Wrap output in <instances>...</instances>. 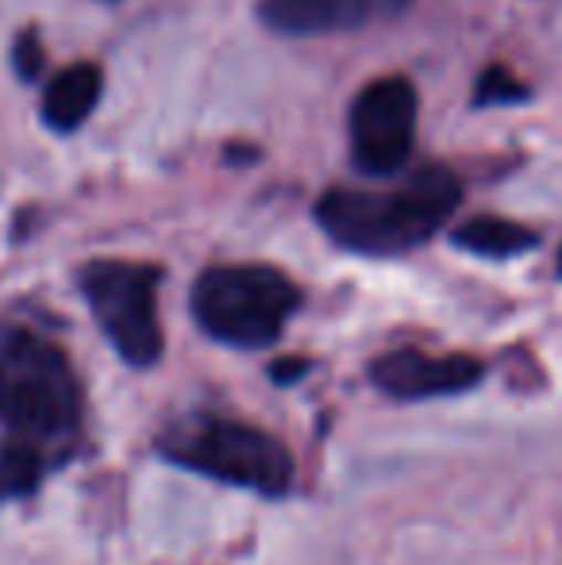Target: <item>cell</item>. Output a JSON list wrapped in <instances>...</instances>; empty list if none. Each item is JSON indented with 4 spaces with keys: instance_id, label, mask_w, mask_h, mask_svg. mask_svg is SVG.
Wrapping results in <instances>:
<instances>
[{
    "instance_id": "obj_14",
    "label": "cell",
    "mask_w": 562,
    "mask_h": 565,
    "mask_svg": "<svg viewBox=\"0 0 562 565\" xmlns=\"http://www.w3.org/2000/svg\"><path fill=\"white\" fill-rule=\"evenodd\" d=\"M305 370H308V362H300V358H289V362L271 365V377H274V381H282V385H289V381L305 377Z\"/></svg>"
},
{
    "instance_id": "obj_4",
    "label": "cell",
    "mask_w": 562,
    "mask_h": 565,
    "mask_svg": "<svg viewBox=\"0 0 562 565\" xmlns=\"http://www.w3.org/2000/svg\"><path fill=\"white\" fill-rule=\"evenodd\" d=\"M300 292L274 266H216L193 285V320L227 347L258 350L278 342Z\"/></svg>"
},
{
    "instance_id": "obj_5",
    "label": "cell",
    "mask_w": 562,
    "mask_h": 565,
    "mask_svg": "<svg viewBox=\"0 0 562 565\" xmlns=\"http://www.w3.org/2000/svg\"><path fill=\"white\" fill-rule=\"evenodd\" d=\"M158 274L139 262H93L82 269V289L100 331L116 354L131 365H155L162 358V320H158Z\"/></svg>"
},
{
    "instance_id": "obj_12",
    "label": "cell",
    "mask_w": 562,
    "mask_h": 565,
    "mask_svg": "<svg viewBox=\"0 0 562 565\" xmlns=\"http://www.w3.org/2000/svg\"><path fill=\"white\" fill-rule=\"evenodd\" d=\"M528 89L520 77H512V70L505 66H489L486 74L478 77V93H474V100L478 105H517V100H524Z\"/></svg>"
},
{
    "instance_id": "obj_15",
    "label": "cell",
    "mask_w": 562,
    "mask_h": 565,
    "mask_svg": "<svg viewBox=\"0 0 562 565\" xmlns=\"http://www.w3.org/2000/svg\"><path fill=\"white\" fill-rule=\"evenodd\" d=\"M559 274H562V250H559Z\"/></svg>"
},
{
    "instance_id": "obj_7",
    "label": "cell",
    "mask_w": 562,
    "mask_h": 565,
    "mask_svg": "<svg viewBox=\"0 0 562 565\" xmlns=\"http://www.w3.org/2000/svg\"><path fill=\"white\" fill-rule=\"evenodd\" d=\"M486 365L470 354H424V350H390L374 358L370 381L393 401H432V396H455L474 388Z\"/></svg>"
},
{
    "instance_id": "obj_6",
    "label": "cell",
    "mask_w": 562,
    "mask_h": 565,
    "mask_svg": "<svg viewBox=\"0 0 562 565\" xmlns=\"http://www.w3.org/2000/svg\"><path fill=\"white\" fill-rule=\"evenodd\" d=\"M416 89L405 77H378L351 108V154L370 178L397 173L413 154Z\"/></svg>"
},
{
    "instance_id": "obj_10",
    "label": "cell",
    "mask_w": 562,
    "mask_h": 565,
    "mask_svg": "<svg viewBox=\"0 0 562 565\" xmlns=\"http://www.w3.org/2000/svg\"><path fill=\"white\" fill-rule=\"evenodd\" d=\"M455 243L470 254H481V258H512V254L532 250L536 231L512 224V220L478 216V220H466V224L455 231Z\"/></svg>"
},
{
    "instance_id": "obj_2",
    "label": "cell",
    "mask_w": 562,
    "mask_h": 565,
    "mask_svg": "<svg viewBox=\"0 0 562 565\" xmlns=\"http://www.w3.org/2000/svg\"><path fill=\"white\" fill-rule=\"evenodd\" d=\"M82 419V385L66 350L28 328L0 331V424L23 443H62Z\"/></svg>"
},
{
    "instance_id": "obj_3",
    "label": "cell",
    "mask_w": 562,
    "mask_h": 565,
    "mask_svg": "<svg viewBox=\"0 0 562 565\" xmlns=\"http://www.w3.org/2000/svg\"><path fill=\"white\" fill-rule=\"evenodd\" d=\"M158 450L189 473L263 492V497H282L293 484V454L285 450V443L243 419L209 416V412L185 416L166 427Z\"/></svg>"
},
{
    "instance_id": "obj_9",
    "label": "cell",
    "mask_w": 562,
    "mask_h": 565,
    "mask_svg": "<svg viewBox=\"0 0 562 565\" xmlns=\"http://www.w3.org/2000/svg\"><path fill=\"white\" fill-rule=\"evenodd\" d=\"M100 100V70L93 62L66 66L43 93V119L54 131H74L82 127Z\"/></svg>"
},
{
    "instance_id": "obj_8",
    "label": "cell",
    "mask_w": 562,
    "mask_h": 565,
    "mask_svg": "<svg viewBox=\"0 0 562 565\" xmlns=\"http://www.w3.org/2000/svg\"><path fill=\"white\" fill-rule=\"evenodd\" d=\"M409 0H263L266 28L282 35H331L405 12Z\"/></svg>"
},
{
    "instance_id": "obj_1",
    "label": "cell",
    "mask_w": 562,
    "mask_h": 565,
    "mask_svg": "<svg viewBox=\"0 0 562 565\" xmlns=\"http://www.w3.org/2000/svg\"><path fill=\"white\" fill-rule=\"evenodd\" d=\"M463 201V185L447 166H424L390 193L331 189L316 204L320 227L354 254H401L421 246L447 224Z\"/></svg>"
},
{
    "instance_id": "obj_11",
    "label": "cell",
    "mask_w": 562,
    "mask_h": 565,
    "mask_svg": "<svg viewBox=\"0 0 562 565\" xmlns=\"http://www.w3.org/2000/svg\"><path fill=\"white\" fill-rule=\"evenodd\" d=\"M39 477H43V454H39L35 443L8 439L0 447V500H15L35 492Z\"/></svg>"
},
{
    "instance_id": "obj_13",
    "label": "cell",
    "mask_w": 562,
    "mask_h": 565,
    "mask_svg": "<svg viewBox=\"0 0 562 565\" xmlns=\"http://www.w3.org/2000/svg\"><path fill=\"white\" fill-rule=\"evenodd\" d=\"M39 62H43V54H39V39H35V31H28V35L20 39V46H15V66H20L23 77H35Z\"/></svg>"
}]
</instances>
